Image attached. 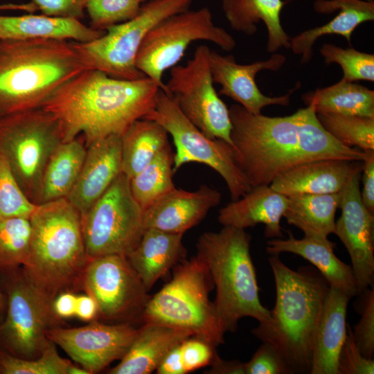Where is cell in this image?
<instances>
[{
	"mask_svg": "<svg viewBox=\"0 0 374 374\" xmlns=\"http://www.w3.org/2000/svg\"><path fill=\"white\" fill-rule=\"evenodd\" d=\"M143 118L157 122L171 135L176 148L174 173L186 163L206 165L223 178L232 201L238 199L252 188L235 162L231 145L204 134L163 90L159 91L154 108Z\"/></svg>",
	"mask_w": 374,
	"mask_h": 374,
	"instance_id": "12",
	"label": "cell"
},
{
	"mask_svg": "<svg viewBox=\"0 0 374 374\" xmlns=\"http://www.w3.org/2000/svg\"><path fill=\"white\" fill-rule=\"evenodd\" d=\"M288 197L283 214L287 222L299 229L304 236L328 242L333 233L335 213L341 192L329 194H294Z\"/></svg>",
	"mask_w": 374,
	"mask_h": 374,
	"instance_id": "30",
	"label": "cell"
},
{
	"mask_svg": "<svg viewBox=\"0 0 374 374\" xmlns=\"http://www.w3.org/2000/svg\"><path fill=\"white\" fill-rule=\"evenodd\" d=\"M188 330L157 323L144 322L119 364L110 374H149L156 371L165 355L186 339Z\"/></svg>",
	"mask_w": 374,
	"mask_h": 374,
	"instance_id": "25",
	"label": "cell"
},
{
	"mask_svg": "<svg viewBox=\"0 0 374 374\" xmlns=\"http://www.w3.org/2000/svg\"><path fill=\"white\" fill-rule=\"evenodd\" d=\"M80 283L96 301L99 314L116 320L142 314L150 298L143 282L121 255H107L88 260Z\"/></svg>",
	"mask_w": 374,
	"mask_h": 374,
	"instance_id": "15",
	"label": "cell"
},
{
	"mask_svg": "<svg viewBox=\"0 0 374 374\" xmlns=\"http://www.w3.org/2000/svg\"><path fill=\"white\" fill-rule=\"evenodd\" d=\"M86 0H33L44 15L80 19L84 16Z\"/></svg>",
	"mask_w": 374,
	"mask_h": 374,
	"instance_id": "45",
	"label": "cell"
},
{
	"mask_svg": "<svg viewBox=\"0 0 374 374\" xmlns=\"http://www.w3.org/2000/svg\"><path fill=\"white\" fill-rule=\"evenodd\" d=\"M139 0H86L85 9L92 28H107L134 18L139 12Z\"/></svg>",
	"mask_w": 374,
	"mask_h": 374,
	"instance_id": "40",
	"label": "cell"
},
{
	"mask_svg": "<svg viewBox=\"0 0 374 374\" xmlns=\"http://www.w3.org/2000/svg\"><path fill=\"white\" fill-rule=\"evenodd\" d=\"M159 87L148 77L123 80L85 70L62 87L42 107L59 121L63 142L82 134L86 146L122 134L155 107Z\"/></svg>",
	"mask_w": 374,
	"mask_h": 374,
	"instance_id": "2",
	"label": "cell"
},
{
	"mask_svg": "<svg viewBox=\"0 0 374 374\" xmlns=\"http://www.w3.org/2000/svg\"><path fill=\"white\" fill-rule=\"evenodd\" d=\"M374 361L364 357L353 339L352 328L347 324V332L337 359L338 374H373Z\"/></svg>",
	"mask_w": 374,
	"mask_h": 374,
	"instance_id": "42",
	"label": "cell"
},
{
	"mask_svg": "<svg viewBox=\"0 0 374 374\" xmlns=\"http://www.w3.org/2000/svg\"><path fill=\"white\" fill-rule=\"evenodd\" d=\"M317 116L325 130L345 146L374 150V118L333 113Z\"/></svg>",
	"mask_w": 374,
	"mask_h": 374,
	"instance_id": "35",
	"label": "cell"
},
{
	"mask_svg": "<svg viewBox=\"0 0 374 374\" xmlns=\"http://www.w3.org/2000/svg\"><path fill=\"white\" fill-rule=\"evenodd\" d=\"M215 348V346L195 336L183 341L180 350L186 373L209 365L216 353Z\"/></svg>",
	"mask_w": 374,
	"mask_h": 374,
	"instance_id": "44",
	"label": "cell"
},
{
	"mask_svg": "<svg viewBox=\"0 0 374 374\" xmlns=\"http://www.w3.org/2000/svg\"><path fill=\"white\" fill-rule=\"evenodd\" d=\"M192 0H151L132 19L107 28L98 38L71 42L85 68L123 80L145 76L136 66V57L147 33L162 20L188 10Z\"/></svg>",
	"mask_w": 374,
	"mask_h": 374,
	"instance_id": "9",
	"label": "cell"
},
{
	"mask_svg": "<svg viewBox=\"0 0 374 374\" xmlns=\"http://www.w3.org/2000/svg\"><path fill=\"white\" fill-rule=\"evenodd\" d=\"M85 70L71 42L0 40V114L42 107Z\"/></svg>",
	"mask_w": 374,
	"mask_h": 374,
	"instance_id": "4",
	"label": "cell"
},
{
	"mask_svg": "<svg viewBox=\"0 0 374 374\" xmlns=\"http://www.w3.org/2000/svg\"><path fill=\"white\" fill-rule=\"evenodd\" d=\"M288 197L270 186L253 187L237 200L219 211L218 221L224 226L245 229L258 224L265 225L267 238H283L280 220L287 207Z\"/></svg>",
	"mask_w": 374,
	"mask_h": 374,
	"instance_id": "22",
	"label": "cell"
},
{
	"mask_svg": "<svg viewBox=\"0 0 374 374\" xmlns=\"http://www.w3.org/2000/svg\"><path fill=\"white\" fill-rule=\"evenodd\" d=\"M365 152L366 156L363 161L361 175L363 187L361 197L366 208L374 214V150Z\"/></svg>",
	"mask_w": 374,
	"mask_h": 374,
	"instance_id": "46",
	"label": "cell"
},
{
	"mask_svg": "<svg viewBox=\"0 0 374 374\" xmlns=\"http://www.w3.org/2000/svg\"><path fill=\"white\" fill-rule=\"evenodd\" d=\"M17 270L8 273L10 279L6 311L0 321V343L9 353L31 359L41 355L49 341L46 332L58 318L53 301Z\"/></svg>",
	"mask_w": 374,
	"mask_h": 374,
	"instance_id": "14",
	"label": "cell"
},
{
	"mask_svg": "<svg viewBox=\"0 0 374 374\" xmlns=\"http://www.w3.org/2000/svg\"><path fill=\"white\" fill-rule=\"evenodd\" d=\"M71 364L59 355L55 344L50 340L41 355L31 359L0 350V373L2 374H68Z\"/></svg>",
	"mask_w": 374,
	"mask_h": 374,
	"instance_id": "37",
	"label": "cell"
},
{
	"mask_svg": "<svg viewBox=\"0 0 374 374\" xmlns=\"http://www.w3.org/2000/svg\"><path fill=\"white\" fill-rule=\"evenodd\" d=\"M29 218L0 217V271L10 273L25 263L29 250Z\"/></svg>",
	"mask_w": 374,
	"mask_h": 374,
	"instance_id": "36",
	"label": "cell"
},
{
	"mask_svg": "<svg viewBox=\"0 0 374 374\" xmlns=\"http://www.w3.org/2000/svg\"><path fill=\"white\" fill-rule=\"evenodd\" d=\"M366 1H373V0H366Z\"/></svg>",
	"mask_w": 374,
	"mask_h": 374,
	"instance_id": "54",
	"label": "cell"
},
{
	"mask_svg": "<svg viewBox=\"0 0 374 374\" xmlns=\"http://www.w3.org/2000/svg\"><path fill=\"white\" fill-rule=\"evenodd\" d=\"M282 0H222V10L231 27L247 35L257 32L262 21L268 33L267 51L274 53L280 48H290V37L280 24Z\"/></svg>",
	"mask_w": 374,
	"mask_h": 374,
	"instance_id": "29",
	"label": "cell"
},
{
	"mask_svg": "<svg viewBox=\"0 0 374 374\" xmlns=\"http://www.w3.org/2000/svg\"><path fill=\"white\" fill-rule=\"evenodd\" d=\"M105 33V30L87 26L75 18L32 13L0 15V40L43 39L87 42Z\"/></svg>",
	"mask_w": 374,
	"mask_h": 374,
	"instance_id": "27",
	"label": "cell"
},
{
	"mask_svg": "<svg viewBox=\"0 0 374 374\" xmlns=\"http://www.w3.org/2000/svg\"><path fill=\"white\" fill-rule=\"evenodd\" d=\"M122 134L96 140L87 146L78 181L68 200L80 214L86 212L122 172Z\"/></svg>",
	"mask_w": 374,
	"mask_h": 374,
	"instance_id": "19",
	"label": "cell"
},
{
	"mask_svg": "<svg viewBox=\"0 0 374 374\" xmlns=\"http://www.w3.org/2000/svg\"><path fill=\"white\" fill-rule=\"evenodd\" d=\"M302 100L307 106H312L317 114L374 118V91L342 79L330 87L304 93Z\"/></svg>",
	"mask_w": 374,
	"mask_h": 374,
	"instance_id": "32",
	"label": "cell"
},
{
	"mask_svg": "<svg viewBox=\"0 0 374 374\" xmlns=\"http://www.w3.org/2000/svg\"><path fill=\"white\" fill-rule=\"evenodd\" d=\"M26 278L53 301L80 282L88 262L80 214L66 197L37 204L29 218Z\"/></svg>",
	"mask_w": 374,
	"mask_h": 374,
	"instance_id": "5",
	"label": "cell"
},
{
	"mask_svg": "<svg viewBox=\"0 0 374 374\" xmlns=\"http://www.w3.org/2000/svg\"><path fill=\"white\" fill-rule=\"evenodd\" d=\"M180 344L170 350L156 369L158 374L187 373L181 358Z\"/></svg>",
	"mask_w": 374,
	"mask_h": 374,
	"instance_id": "48",
	"label": "cell"
},
{
	"mask_svg": "<svg viewBox=\"0 0 374 374\" xmlns=\"http://www.w3.org/2000/svg\"><path fill=\"white\" fill-rule=\"evenodd\" d=\"M63 141L59 121L42 107L0 117V152L25 195L35 204L46 163Z\"/></svg>",
	"mask_w": 374,
	"mask_h": 374,
	"instance_id": "8",
	"label": "cell"
},
{
	"mask_svg": "<svg viewBox=\"0 0 374 374\" xmlns=\"http://www.w3.org/2000/svg\"><path fill=\"white\" fill-rule=\"evenodd\" d=\"M251 235L244 229L224 226L198 239L197 256L205 263L216 288L213 302L221 325L234 332L243 317L268 323L270 310L260 302L250 253Z\"/></svg>",
	"mask_w": 374,
	"mask_h": 374,
	"instance_id": "6",
	"label": "cell"
},
{
	"mask_svg": "<svg viewBox=\"0 0 374 374\" xmlns=\"http://www.w3.org/2000/svg\"><path fill=\"white\" fill-rule=\"evenodd\" d=\"M269 262L276 287V302L268 323L252 334L273 346L292 373H310L314 338L330 285L312 265L293 270L278 256Z\"/></svg>",
	"mask_w": 374,
	"mask_h": 374,
	"instance_id": "3",
	"label": "cell"
},
{
	"mask_svg": "<svg viewBox=\"0 0 374 374\" xmlns=\"http://www.w3.org/2000/svg\"><path fill=\"white\" fill-rule=\"evenodd\" d=\"M285 55L274 53L267 60L247 64L236 62L233 55H222L211 51L209 63L213 83L221 86L219 93L224 95L253 114H261L269 105L287 106L290 97L300 87L297 82L294 88L280 96L264 95L256 82V74L263 70L278 71L285 64Z\"/></svg>",
	"mask_w": 374,
	"mask_h": 374,
	"instance_id": "18",
	"label": "cell"
},
{
	"mask_svg": "<svg viewBox=\"0 0 374 374\" xmlns=\"http://www.w3.org/2000/svg\"><path fill=\"white\" fill-rule=\"evenodd\" d=\"M213 285L197 256L183 260L171 280L150 297L141 314L144 322L184 329L214 346L224 343V330L208 293Z\"/></svg>",
	"mask_w": 374,
	"mask_h": 374,
	"instance_id": "7",
	"label": "cell"
},
{
	"mask_svg": "<svg viewBox=\"0 0 374 374\" xmlns=\"http://www.w3.org/2000/svg\"><path fill=\"white\" fill-rule=\"evenodd\" d=\"M84 139L62 142L44 168L36 204L67 197L79 177L86 152Z\"/></svg>",
	"mask_w": 374,
	"mask_h": 374,
	"instance_id": "31",
	"label": "cell"
},
{
	"mask_svg": "<svg viewBox=\"0 0 374 374\" xmlns=\"http://www.w3.org/2000/svg\"><path fill=\"white\" fill-rule=\"evenodd\" d=\"M363 161L326 159L296 165L276 177L270 187L285 195L341 192Z\"/></svg>",
	"mask_w": 374,
	"mask_h": 374,
	"instance_id": "21",
	"label": "cell"
},
{
	"mask_svg": "<svg viewBox=\"0 0 374 374\" xmlns=\"http://www.w3.org/2000/svg\"><path fill=\"white\" fill-rule=\"evenodd\" d=\"M210 52L207 46L200 45L185 65L172 67L165 93L204 134L232 147L229 109L214 88Z\"/></svg>",
	"mask_w": 374,
	"mask_h": 374,
	"instance_id": "13",
	"label": "cell"
},
{
	"mask_svg": "<svg viewBox=\"0 0 374 374\" xmlns=\"http://www.w3.org/2000/svg\"><path fill=\"white\" fill-rule=\"evenodd\" d=\"M313 6L319 14L330 15L338 10L339 12L327 24L304 30L290 38V48L294 53L301 55L302 64L312 59L313 45L319 37L335 34L344 37L350 44L355 29L365 21L374 20L373 1L316 0Z\"/></svg>",
	"mask_w": 374,
	"mask_h": 374,
	"instance_id": "24",
	"label": "cell"
},
{
	"mask_svg": "<svg viewBox=\"0 0 374 374\" xmlns=\"http://www.w3.org/2000/svg\"><path fill=\"white\" fill-rule=\"evenodd\" d=\"M350 299L341 290L330 286L314 338L310 374H338L337 359L346 336Z\"/></svg>",
	"mask_w": 374,
	"mask_h": 374,
	"instance_id": "26",
	"label": "cell"
},
{
	"mask_svg": "<svg viewBox=\"0 0 374 374\" xmlns=\"http://www.w3.org/2000/svg\"><path fill=\"white\" fill-rule=\"evenodd\" d=\"M7 307V299L3 294L0 287V321L3 320Z\"/></svg>",
	"mask_w": 374,
	"mask_h": 374,
	"instance_id": "52",
	"label": "cell"
},
{
	"mask_svg": "<svg viewBox=\"0 0 374 374\" xmlns=\"http://www.w3.org/2000/svg\"><path fill=\"white\" fill-rule=\"evenodd\" d=\"M99 314L96 300L89 294L77 296L75 317L83 321H93Z\"/></svg>",
	"mask_w": 374,
	"mask_h": 374,
	"instance_id": "50",
	"label": "cell"
},
{
	"mask_svg": "<svg viewBox=\"0 0 374 374\" xmlns=\"http://www.w3.org/2000/svg\"><path fill=\"white\" fill-rule=\"evenodd\" d=\"M221 193L203 185L195 191L175 188L143 211L145 229L184 234L218 206Z\"/></svg>",
	"mask_w": 374,
	"mask_h": 374,
	"instance_id": "20",
	"label": "cell"
},
{
	"mask_svg": "<svg viewBox=\"0 0 374 374\" xmlns=\"http://www.w3.org/2000/svg\"><path fill=\"white\" fill-rule=\"evenodd\" d=\"M37 204L25 195L5 157L0 152V217H26Z\"/></svg>",
	"mask_w": 374,
	"mask_h": 374,
	"instance_id": "39",
	"label": "cell"
},
{
	"mask_svg": "<svg viewBox=\"0 0 374 374\" xmlns=\"http://www.w3.org/2000/svg\"><path fill=\"white\" fill-rule=\"evenodd\" d=\"M210 374H245V363L238 360H224L217 352L210 364Z\"/></svg>",
	"mask_w": 374,
	"mask_h": 374,
	"instance_id": "49",
	"label": "cell"
},
{
	"mask_svg": "<svg viewBox=\"0 0 374 374\" xmlns=\"http://www.w3.org/2000/svg\"><path fill=\"white\" fill-rule=\"evenodd\" d=\"M174 153L166 146L141 171L130 179L133 197L144 211L174 190Z\"/></svg>",
	"mask_w": 374,
	"mask_h": 374,
	"instance_id": "34",
	"label": "cell"
},
{
	"mask_svg": "<svg viewBox=\"0 0 374 374\" xmlns=\"http://www.w3.org/2000/svg\"><path fill=\"white\" fill-rule=\"evenodd\" d=\"M168 133L157 122L140 118L122 135V172L132 178L169 144Z\"/></svg>",
	"mask_w": 374,
	"mask_h": 374,
	"instance_id": "33",
	"label": "cell"
},
{
	"mask_svg": "<svg viewBox=\"0 0 374 374\" xmlns=\"http://www.w3.org/2000/svg\"><path fill=\"white\" fill-rule=\"evenodd\" d=\"M288 238H272L267 241L266 251L271 256L291 253L309 261L325 278L331 287H335L350 299L359 291L352 267L338 258L334 253L335 244L322 242L304 236L296 238L291 231Z\"/></svg>",
	"mask_w": 374,
	"mask_h": 374,
	"instance_id": "23",
	"label": "cell"
},
{
	"mask_svg": "<svg viewBox=\"0 0 374 374\" xmlns=\"http://www.w3.org/2000/svg\"><path fill=\"white\" fill-rule=\"evenodd\" d=\"M2 116L0 114V117H1Z\"/></svg>",
	"mask_w": 374,
	"mask_h": 374,
	"instance_id": "55",
	"label": "cell"
},
{
	"mask_svg": "<svg viewBox=\"0 0 374 374\" xmlns=\"http://www.w3.org/2000/svg\"><path fill=\"white\" fill-rule=\"evenodd\" d=\"M88 260L107 255L127 256L145 231L143 211L121 172L104 194L80 215Z\"/></svg>",
	"mask_w": 374,
	"mask_h": 374,
	"instance_id": "10",
	"label": "cell"
},
{
	"mask_svg": "<svg viewBox=\"0 0 374 374\" xmlns=\"http://www.w3.org/2000/svg\"><path fill=\"white\" fill-rule=\"evenodd\" d=\"M362 172L355 173L341 191V215L333 231L350 257L359 294L373 287L374 280V214L362 200Z\"/></svg>",
	"mask_w": 374,
	"mask_h": 374,
	"instance_id": "17",
	"label": "cell"
},
{
	"mask_svg": "<svg viewBox=\"0 0 374 374\" xmlns=\"http://www.w3.org/2000/svg\"><path fill=\"white\" fill-rule=\"evenodd\" d=\"M211 42L226 51L236 45L233 36L216 26L208 8L186 10L155 25L145 35L136 57L137 69L166 92L162 76L177 64L193 42Z\"/></svg>",
	"mask_w": 374,
	"mask_h": 374,
	"instance_id": "11",
	"label": "cell"
},
{
	"mask_svg": "<svg viewBox=\"0 0 374 374\" xmlns=\"http://www.w3.org/2000/svg\"><path fill=\"white\" fill-rule=\"evenodd\" d=\"M137 331L127 323L105 324L93 321L78 328L51 327L46 337L91 374L121 359Z\"/></svg>",
	"mask_w": 374,
	"mask_h": 374,
	"instance_id": "16",
	"label": "cell"
},
{
	"mask_svg": "<svg viewBox=\"0 0 374 374\" xmlns=\"http://www.w3.org/2000/svg\"><path fill=\"white\" fill-rule=\"evenodd\" d=\"M31 9V6L29 3H4L0 4V10H22L25 12H29Z\"/></svg>",
	"mask_w": 374,
	"mask_h": 374,
	"instance_id": "51",
	"label": "cell"
},
{
	"mask_svg": "<svg viewBox=\"0 0 374 374\" xmlns=\"http://www.w3.org/2000/svg\"><path fill=\"white\" fill-rule=\"evenodd\" d=\"M245 374H293L280 353L271 345L262 344L245 363Z\"/></svg>",
	"mask_w": 374,
	"mask_h": 374,
	"instance_id": "43",
	"label": "cell"
},
{
	"mask_svg": "<svg viewBox=\"0 0 374 374\" xmlns=\"http://www.w3.org/2000/svg\"><path fill=\"white\" fill-rule=\"evenodd\" d=\"M77 296L69 291L58 294L53 301V310L58 319H66L75 315Z\"/></svg>",
	"mask_w": 374,
	"mask_h": 374,
	"instance_id": "47",
	"label": "cell"
},
{
	"mask_svg": "<svg viewBox=\"0 0 374 374\" xmlns=\"http://www.w3.org/2000/svg\"><path fill=\"white\" fill-rule=\"evenodd\" d=\"M139 1L141 3V2H143V1H145L146 0H139Z\"/></svg>",
	"mask_w": 374,
	"mask_h": 374,
	"instance_id": "53",
	"label": "cell"
},
{
	"mask_svg": "<svg viewBox=\"0 0 374 374\" xmlns=\"http://www.w3.org/2000/svg\"><path fill=\"white\" fill-rule=\"evenodd\" d=\"M183 234L146 229L137 247L127 256L149 291L172 267L185 259Z\"/></svg>",
	"mask_w": 374,
	"mask_h": 374,
	"instance_id": "28",
	"label": "cell"
},
{
	"mask_svg": "<svg viewBox=\"0 0 374 374\" xmlns=\"http://www.w3.org/2000/svg\"><path fill=\"white\" fill-rule=\"evenodd\" d=\"M320 53L326 64L336 63L343 71L342 80L374 81V55L355 48H343L332 44H324Z\"/></svg>",
	"mask_w": 374,
	"mask_h": 374,
	"instance_id": "38",
	"label": "cell"
},
{
	"mask_svg": "<svg viewBox=\"0 0 374 374\" xmlns=\"http://www.w3.org/2000/svg\"><path fill=\"white\" fill-rule=\"evenodd\" d=\"M359 313L361 319L352 329L353 339L361 354L373 359L374 355V289L362 291Z\"/></svg>",
	"mask_w": 374,
	"mask_h": 374,
	"instance_id": "41",
	"label": "cell"
},
{
	"mask_svg": "<svg viewBox=\"0 0 374 374\" xmlns=\"http://www.w3.org/2000/svg\"><path fill=\"white\" fill-rule=\"evenodd\" d=\"M229 109L234 160L251 188L269 186L280 174L302 163L326 159L363 161L366 156L326 131L312 106L274 117L253 114L239 104Z\"/></svg>",
	"mask_w": 374,
	"mask_h": 374,
	"instance_id": "1",
	"label": "cell"
}]
</instances>
